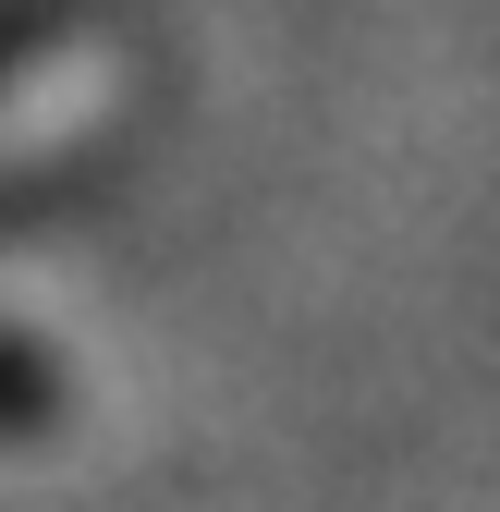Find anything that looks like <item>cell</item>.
<instances>
[{"mask_svg":"<svg viewBox=\"0 0 500 512\" xmlns=\"http://www.w3.org/2000/svg\"><path fill=\"white\" fill-rule=\"evenodd\" d=\"M122 74L61 25V13H0V244L25 220H49V196L74 183V159L98 147Z\"/></svg>","mask_w":500,"mask_h":512,"instance_id":"cell-1","label":"cell"}]
</instances>
